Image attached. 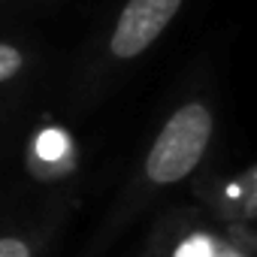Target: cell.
<instances>
[{
    "label": "cell",
    "mask_w": 257,
    "mask_h": 257,
    "mask_svg": "<svg viewBox=\"0 0 257 257\" xmlns=\"http://www.w3.org/2000/svg\"><path fill=\"white\" fill-rule=\"evenodd\" d=\"M43 233L40 230H7L0 233V257H40Z\"/></svg>",
    "instance_id": "cell-4"
},
{
    "label": "cell",
    "mask_w": 257,
    "mask_h": 257,
    "mask_svg": "<svg viewBox=\"0 0 257 257\" xmlns=\"http://www.w3.org/2000/svg\"><path fill=\"white\" fill-rule=\"evenodd\" d=\"M215 137V109L203 97L182 100L158 127L149 149L143 152L140 167L127 179L124 191L109 209V218L100 224L97 239L85 248L82 257H103L106 248L131 227L167 188L191 179L206 161Z\"/></svg>",
    "instance_id": "cell-1"
},
{
    "label": "cell",
    "mask_w": 257,
    "mask_h": 257,
    "mask_svg": "<svg viewBox=\"0 0 257 257\" xmlns=\"http://www.w3.org/2000/svg\"><path fill=\"white\" fill-rule=\"evenodd\" d=\"M182 4L185 0H127L106 37V64L143 58L167 34Z\"/></svg>",
    "instance_id": "cell-2"
},
{
    "label": "cell",
    "mask_w": 257,
    "mask_h": 257,
    "mask_svg": "<svg viewBox=\"0 0 257 257\" xmlns=\"http://www.w3.org/2000/svg\"><path fill=\"white\" fill-rule=\"evenodd\" d=\"M206 203L227 221V227H248L254 218V170L248 167L242 176L212 179L206 191Z\"/></svg>",
    "instance_id": "cell-3"
},
{
    "label": "cell",
    "mask_w": 257,
    "mask_h": 257,
    "mask_svg": "<svg viewBox=\"0 0 257 257\" xmlns=\"http://www.w3.org/2000/svg\"><path fill=\"white\" fill-rule=\"evenodd\" d=\"M28 67V55L16 46V43H4L0 40V85L16 82Z\"/></svg>",
    "instance_id": "cell-5"
}]
</instances>
